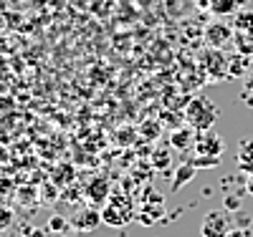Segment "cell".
Wrapping results in <instances>:
<instances>
[{"mask_svg": "<svg viewBox=\"0 0 253 237\" xmlns=\"http://www.w3.org/2000/svg\"><path fill=\"white\" fill-rule=\"evenodd\" d=\"M203 63H208V71H210V76H213L215 81H220V78H225L228 76V58H223V53L218 51V48H213V53H205L203 56Z\"/></svg>", "mask_w": 253, "mask_h": 237, "instance_id": "cell-5", "label": "cell"}, {"mask_svg": "<svg viewBox=\"0 0 253 237\" xmlns=\"http://www.w3.org/2000/svg\"><path fill=\"white\" fill-rule=\"evenodd\" d=\"M63 237H79V235H63Z\"/></svg>", "mask_w": 253, "mask_h": 237, "instance_id": "cell-22", "label": "cell"}, {"mask_svg": "<svg viewBox=\"0 0 253 237\" xmlns=\"http://www.w3.org/2000/svg\"><path fill=\"white\" fill-rule=\"evenodd\" d=\"M205 38H208V43H213V48H220L233 38V28L225 26V23H213L205 31Z\"/></svg>", "mask_w": 253, "mask_h": 237, "instance_id": "cell-6", "label": "cell"}, {"mask_svg": "<svg viewBox=\"0 0 253 237\" xmlns=\"http://www.w3.org/2000/svg\"><path fill=\"white\" fill-rule=\"evenodd\" d=\"M195 169H198V167H195L193 162L177 167V174H175V179H172V189H182L187 179H193V177H195Z\"/></svg>", "mask_w": 253, "mask_h": 237, "instance_id": "cell-8", "label": "cell"}, {"mask_svg": "<svg viewBox=\"0 0 253 237\" xmlns=\"http://www.w3.org/2000/svg\"><path fill=\"white\" fill-rule=\"evenodd\" d=\"M248 192L253 195V174H251V179H248Z\"/></svg>", "mask_w": 253, "mask_h": 237, "instance_id": "cell-20", "label": "cell"}, {"mask_svg": "<svg viewBox=\"0 0 253 237\" xmlns=\"http://www.w3.org/2000/svg\"><path fill=\"white\" fill-rule=\"evenodd\" d=\"M248 38H251V40H253V31H248Z\"/></svg>", "mask_w": 253, "mask_h": 237, "instance_id": "cell-21", "label": "cell"}, {"mask_svg": "<svg viewBox=\"0 0 253 237\" xmlns=\"http://www.w3.org/2000/svg\"><path fill=\"white\" fill-rule=\"evenodd\" d=\"M223 152V139L218 134H210L198 144V154H208V157H220Z\"/></svg>", "mask_w": 253, "mask_h": 237, "instance_id": "cell-7", "label": "cell"}, {"mask_svg": "<svg viewBox=\"0 0 253 237\" xmlns=\"http://www.w3.org/2000/svg\"><path fill=\"white\" fill-rule=\"evenodd\" d=\"M225 237H248V235H246L243 230H238V227H230V232H228Z\"/></svg>", "mask_w": 253, "mask_h": 237, "instance_id": "cell-19", "label": "cell"}, {"mask_svg": "<svg viewBox=\"0 0 253 237\" xmlns=\"http://www.w3.org/2000/svg\"><path fill=\"white\" fill-rule=\"evenodd\" d=\"M66 227H69V222L61 217V214H53V217L48 220V225H46V230L48 232H56V235H61V232H66Z\"/></svg>", "mask_w": 253, "mask_h": 237, "instance_id": "cell-15", "label": "cell"}, {"mask_svg": "<svg viewBox=\"0 0 253 237\" xmlns=\"http://www.w3.org/2000/svg\"><path fill=\"white\" fill-rule=\"evenodd\" d=\"M101 220L112 225V227H124L126 222L132 220V209H129V202L124 197H112L107 202V207L101 209Z\"/></svg>", "mask_w": 253, "mask_h": 237, "instance_id": "cell-1", "label": "cell"}, {"mask_svg": "<svg viewBox=\"0 0 253 237\" xmlns=\"http://www.w3.org/2000/svg\"><path fill=\"white\" fill-rule=\"evenodd\" d=\"M238 159H241V169L253 171V141H243V144H241Z\"/></svg>", "mask_w": 253, "mask_h": 237, "instance_id": "cell-10", "label": "cell"}, {"mask_svg": "<svg viewBox=\"0 0 253 237\" xmlns=\"http://www.w3.org/2000/svg\"><path fill=\"white\" fill-rule=\"evenodd\" d=\"M246 58L248 56H243V53H238L236 58H230L228 61V76H243L246 73Z\"/></svg>", "mask_w": 253, "mask_h": 237, "instance_id": "cell-13", "label": "cell"}, {"mask_svg": "<svg viewBox=\"0 0 253 237\" xmlns=\"http://www.w3.org/2000/svg\"><path fill=\"white\" fill-rule=\"evenodd\" d=\"M46 235H48V230H38V227H28L23 237H46Z\"/></svg>", "mask_w": 253, "mask_h": 237, "instance_id": "cell-17", "label": "cell"}, {"mask_svg": "<svg viewBox=\"0 0 253 237\" xmlns=\"http://www.w3.org/2000/svg\"><path fill=\"white\" fill-rule=\"evenodd\" d=\"M99 222H104L101 220V212H96L91 207H84L79 214H74V217H71V227H76L79 232H91V230L99 227Z\"/></svg>", "mask_w": 253, "mask_h": 237, "instance_id": "cell-4", "label": "cell"}, {"mask_svg": "<svg viewBox=\"0 0 253 237\" xmlns=\"http://www.w3.org/2000/svg\"><path fill=\"white\" fill-rule=\"evenodd\" d=\"M246 91H248V94H253V71H248V73H246Z\"/></svg>", "mask_w": 253, "mask_h": 237, "instance_id": "cell-18", "label": "cell"}, {"mask_svg": "<svg viewBox=\"0 0 253 237\" xmlns=\"http://www.w3.org/2000/svg\"><path fill=\"white\" fill-rule=\"evenodd\" d=\"M210 10L215 15H228L236 10V0H210Z\"/></svg>", "mask_w": 253, "mask_h": 237, "instance_id": "cell-12", "label": "cell"}, {"mask_svg": "<svg viewBox=\"0 0 253 237\" xmlns=\"http://www.w3.org/2000/svg\"><path fill=\"white\" fill-rule=\"evenodd\" d=\"M187 116H190V121H193V126H198V129H210V124L215 121V109H213L208 101L200 99V101H195L193 106H190Z\"/></svg>", "mask_w": 253, "mask_h": 237, "instance_id": "cell-3", "label": "cell"}, {"mask_svg": "<svg viewBox=\"0 0 253 237\" xmlns=\"http://www.w3.org/2000/svg\"><path fill=\"white\" fill-rule=\"evenodd\" d=\"M233 28H236L238 33H248V31H253V10H248V8H246V10H238Z\"/></svg>", "mask_w": 253, "mask_h": 237, "instance_id": "cell-9", "label": "cell"}, {"mask_svg": "<svg viewBox=\"0 0 253 237\" xmlns=\"http://www.w3.org/2000/svg\"><path fill=\"white\" fill-rule=\"evenodd\" d=\"M107 192H109L107 182H104V179H94V189L89 187V200L91 202H101V200H107Z\"/></svg>", "mask_w": 253, "mask_h": 237, "instance_id": "cell-14", "label": "cell"}, {"mask_svg": "<svg viewBox=\"0 0 253 237\" xmlns=\"http://www.w3.org/2000/svg\"><path fill=\"white\" fill-rule=\"evenodd\" d=\"M238 53H243V56L253 53V40L248 38V33H238Z\"/></svg>", "mask_w": 253, "mask_h": 237, "instance_id": "cell-16", "label": "cell"}, {"mask_svg": "<svg viewBox=\"0 0 253 237\" xmlns=\"http://www.w3.org/2000/svg\"><path fill=\"white\" fill-rule=\"evenodd\" d=\"M172 144L177 149H187V146H193V129H180V132L172 134Z\"/></svg>", "mask_w": 253, "mask_h": 237, "instance_id": "cell-11", "label": "cell"}, {"mask_svg": "<svg viewBox=\"0 0 253 237\" xmlns=\"http://www.w3.org/2000/svg\"><path fill=\"white\" fill-rule=\"evenodd\" d=\"M230 227H233V222H230L228 214L220 212V209H213V212H208L203 217L200 235L203 237H225L230 232Z\"/></svg>", "mask_w": 253, "mask_h": 237, "instance_id": "cell-2", "label": "cell"}]
</instances>
